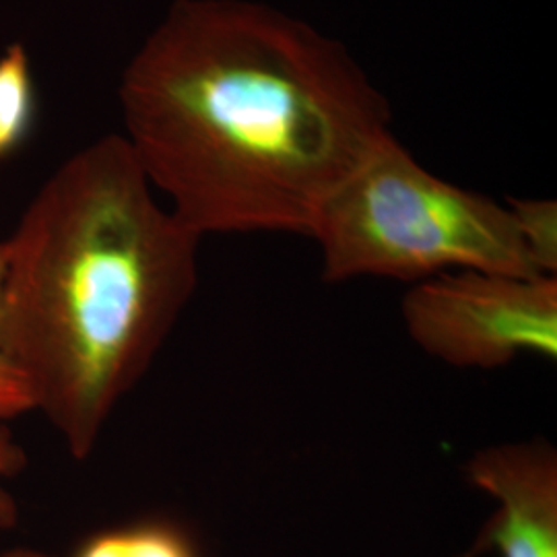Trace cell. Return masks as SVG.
Returning a JSON list of instances; mask_svg holds the SVG:
<instances>
[{"label": "cell", "instance_id": "cell-4", "mask_svg": "<svg viewBox=\"0 0 557 557\" xmlns=\"http://www.w3.org/2000/svg\"><path fill=\"white\" fill-rule=\"evenodd\" d=\"M405 329L453 368L496 370L520 356L557 358V277L455 271L413 283Z\"/></svg>", "mask_w": 557, "mask_h": 557}, {"label": "cell", "instance_id": "cell-11", "mask_svg": "<svg viewBox=\"0 0 557 557\" xmlns=\"http://www.w3.org/2000/svg\"><path fill=\"white\" fill-rule=\"evenodd\" d=\"M0 557H50L46 556V554H41V552H36V549H13V552H7V554H2Z\"/></svg>", "mask_w": 557, "mask_h": 557}, {"label": "cell", "instance_id": "cell-5", "mask_svg": "<svg viewBox=\"0 0 557 557\" xmlns=\"http://www.w3.org/2000/svg\"><path fill=\"white\" fill-rule=\"evenodd\" d=\"M467 481L496 502L469 554L557 557V453L547 442L481 448L465 465Z\"/></svg>", "mask_w": 557, "mask_h": 557}, {"label": "cell", "instance_id": "cell-3", "mask_svg": "<svg viewBox=\"0 0 557 557\" xmlns=\"http://www.w3.org/2000/svg\"><path fill=\"white\" fill-rule=\"evenodd\" d=\"M308 238L322 277L425 281L455 271L543 277L506 202L425 170L395 135L382 140L320 209Z\"/></svg>", "mask_w": 557, "mask_h": 557}, {"label": "cell", "instance_id": "cell-2", "mask_svg": "<svg viewBox=\"0 0 557 557\" xmlns=\"http://www.w3.org/2000/svg\"><path fill=\"white\" fill-rule=\"evenodd\" d=\"M200 239L122 135L62 161L4 238L2 338L73 457L96 450L176 326L199 283Z\"/></svg>", "mask_w": 557, "mask_h": 557}, {"label": "cell", "instance_id": "cell-7", "mask_svg": "<svg viewBox=\"0 0 557 557\" xmlns=\"http://www.w3.org/2000/svg\"><path fill=\"white\" fill-rule=\"evenodd\" d=\"M75 557H199V552L178 527L143 522L87 539Z\"/></svg>", "mask_w": 557, "mask_h": 557}, {"label": "cell", "instance_id": "cell-6", "mask_svg": "<svg viewBox=\"0 0 557 557\" xmlns=\"http://www.w3.org/2000/svg\"><path fill=\"white\" fill-rule=\"evenodd\" d=\"M38 116V91L32 60L23 44L0 54V168L29 139Z\"/></svg>", "mask_w": 557, "mask_h": 557}, {"label": "cell", "instance_id": "cell-1", "mask_svg": "<svg viewBox=\"0 0 557 557\" xmlns=\"http://www.w3.org/2000/svg\"><path fill=\"white\" fill-rule=\"evenodd\" d=\"M122 137L188 230L310 236L393 135L351 50L260 0H174L122 71Z\"/></svg>", "mask_w": 557, "mask_h": 557}, {"label": "cell", "instance_id": "cell-10", "mask_svg": "<svg viewBox=\"0 0 557 557\" xmlns=\"http://www.w3.org/2000/svg\"><path fill=\"white\" fill-rule=\"evenodd\" d=\"M25 467V455L11 434L0 428V531L9 529L17 520V504L9 490V481Z\"/></svg>", "mask_w": 557, "mask_h": 557}, {"label": "cell", "instance_id": "cell-8", "mask_svg": "<svg viewBox=\"0 0 557 557\" xmlns=\"http://www.w3.org/2000/svg\"><path fill=\"white\" fill-rule=\"evenodd\" d=\"M506 207L517 223L518 236L543 277L557 273V202L554 199H508Z\"/></svg>", "mask_w": 557, "mask_h": 557}, {"label": "cell", "instance_id": "cell-9", "mask_svg": "<svg viewBox=\"0 0 557 557\" xmlns=\"http://www.w3.org/2000/svg\"><path fill=\"white\" fill-rule=\"evenodd\" d=\"M7 264V244L0 239V296H2V277ZM36 411V400L32 386L21 372L17 361L11 358L0 326V428L11 419L23 418L25 413Z\"/></svg>", "mask_w": 557, "mask_h": 557}]
</instances>
